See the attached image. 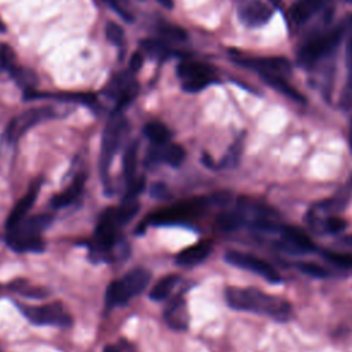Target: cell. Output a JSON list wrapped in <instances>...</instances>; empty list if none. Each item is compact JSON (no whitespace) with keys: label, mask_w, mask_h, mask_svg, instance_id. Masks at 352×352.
I'll return each instance as SVG.
<instances>
[{"label":"cell","mask_w":352,"mask_h":352,"mask_svg":"<svg viewBox=\"0 0 352 352\" xmlns=\"http://www.w3.org/2000/svg\"><path fill=\"white\" fill-rule=\"evenodd\" d=\"M165 8H173V0H158Z\"/></svg>","instance_id":"obj_41"},{"label":"cell","mask_w":352,"mask_h":352,"mask_svg":"<svg viewBox=\"0 0 352 352\" xmlns=\"http://www.w3.org/2000/svg\"><path fill=\"white\" fill-rule=\"evenodd\" d=\"M261 78L268 84L271 85L274 89H276L278 92H280L282 95L298 102V103H304L305 99H304V95L300 94L286 78L285 76H280V74H260Z\"/></svg>","instance_id":"obj_19"},{"label":"cell","mask_w":352,"mask_h":352,"mask_svg":"<svg viewBox=\"0 0 352 352\" xmlns=\"http://www.w3.org/2000/svg\"><path fill=\"white\" fill-rule=\"evenodd\" d=\"M106 37L110 43L120 45L124 41V29L116 22H109L106 25Z\"/></svg>","instance_id":"obj_33"},{"label":"cell","mask_w":352,"mask_h":352,"mask_svg":"<svg viewBox=\"0 0 352 352\" xmlns=\"http://www.w3.org/2000/svg\"><path fill=\"white\" fill-rule=\"evenodd\" d=\"M216 223L219 228H221L223 231H235L245 224V219H243V214L239 212V209H236V210H227L220 213L216 219Z\"/></svg>","instance_id":"obj_25"},{"label":"cell","mask_w":352,"mask_h":352,"mask_svg":"<svg viewBox=\"0 0 352 352\" xmlns=\"http://www.w3.org/2000/svg\"><path fill=\"white\" fill-rule=\"evenodd\" d=\"M235 63L256 70L258 74H280L285 76L290 73L292 65L286 58L282 56H263V58H253V56H243L235 58Z\"/></svg>","instance_id":"obj_12"},{"label":"cell","mask_w":352,"mask_h":352,"mask_svg":"<svg viewBox=\"0 0 352 352\" xmlns=\"http://www.w3.org/2000/svg\"><path fill=\"white\" fill-rule=\"evenodd\" d=\"M128 129V122L122 117L120 111H116L107 121L103 135H102V144H100V154H99V173L103 182V186L107 188L109 182V170L113 162V158L121 144V140Z\"/></svg>","instance_id":"obj_6"},{"label":"cell","mask_w":352,"mask_h":352,"mask_svg":"<svg viewBox=\"0 0 352 352\" xmlns=\"http://www.w3.org/2000/svg\"><path fill=\"white\" fill-rule=\"evenodd\" d=\"M342 38V29H334L329 33L318 36L315 38L308 40L301 45L298 50L297 59L301 65H314L323 56L329 55L341 41Z\"/></svg>","instance_id":"obj_9"},{"label":"cell","mask_w":352,"mask_h":352,"mask_svg":"<svg viewBox=\"0 0 352 352\" xmlns=\"http://www.w3.org/2000/svg\"><path fill=\"white\" fill-rule=\"evenodd\" d=\"M272 16V8L261 0H252L241 8V19L252 28L261 26Z\"/></svg>","instance_id":"obj_16"},{"label":"cell","mask_w":352,"mask_h":352,"mask_svg":"<svg viewBox=\"0 0 352 352\" xmlns=\"http://www.w3.org/2000/svg\"><path fill=\"white\" fill-rule=\"evenodd\" d=\"M151 272L143 267H136L126 272L124 276L109 283L106 289V304L107 307L125 305L131 298L139 296L148 285Z\"/></svg>","instance_id":"obj_5"},{"label":"cell","mask_w":352,"mask_h":352,"mask_svg":"<svg viewBox=\"0 0 352 352\" xmlns=\"http://www.w3.org/2000/svg\"><path fill=\"white\" fill-rule=\"evenodd\" d=\"M85 182H87V173L78 172L66 188H63L59 194H56L51 198V202H50L51 206L55 209H62V208L72 205L81 195Z\"/></svg>","instance_id":"obj_15"},{"label":"cell","mask_w":352,"mask_h":352,"mask_svg":"<svg viewBox=\"0 0 352 352\" xmlns=\"http://www.w3.org/2000/svg\"><path fill=\"white\" fill-rule=\"evenodd\" d=\"M136 166H138V142H132L122 158V173L126 184L133 182L136 179Z\"/></svg>","instance_id":"obj_23"},{"label":"cell","mask_w":352,"mask_h":352,"mask_svg":"<svg viewBox=\"0 0 352 352\" xmlns=\"http://www.w3.org/2000/svg\"><path fill=\"white\" fill-rule=\"evenodd\" d=\"M323 257L330 263H334L340 267H352V254L337 253V252H323Z\"/></svg>","instance_id":"obj_34"},{"label":"cell","mask_w":352,"mask_h":352,"mask_svg":"<svg viewBox=\"0 0 352 352\" xmlns=\"http://www.w3.org/2000/svg\"><path fill=\"white\" fill-rule=\"evenodd\" d=\"M103 352H124V351H122V348H120V346H117V345L109 344V345H106V346L103 348Z\"/></svg>","instance_id":"obj_40"},{"label":"cell","mask_w":352,"mask_h":352,"mask_svg":"<svg viewBox=\"0 0 352 352\" xmlns=\"http://www.w3.org/2000/svg\"><path fill=\"white\" fill-rule=\"evenodd\" d=\"M296 268L298 271H301L302 274H307L314 278H324L329 275V272L324 267H322L316 263H311V261H298V263H296Z\"/></svg>","instance_id":"obj_32"},{"label":"cell","mask_w":352,"mask_h":352,"mask_svg":"<svg viewBox=\"0 0 352 352\" xmlns=\"http://www.w3.org/2000/svg\"><path fill=\"white\" fill-rule=\"evenodd\" d=\"M180 85L186 92H198L214 82V70L202 62L191 59L182 60L176 69Z\"/></svg>","instance_id":"obj_7"},{"label":"cell","mask_w":352,"mask_h":352,"mask_svg":"<svg viewBox=\"0 0 352 352\" xmlns=\"http://www.w3.org/2000/svg\"><path fill=\"white\" fill-rule=\"evenodd\" d=\"M344 242H345L346 245L352 246V235H348V236H345V238H344Z\"/></svg>","instance_id":"obj_43"},{"label":"cell","mask_w":352,"mask_h":352,"mask_svg":"<svg viewBox=\"0 0 352 352\" xmlns=\"http://www.w3.org/2000/svg\"><path fill=\"white\" fill-rule=\"evenodd\" d=\"M323 227L330 234H338L346 228V221L340 216H330L326 219Z\"/></svg>","instance_id":"obj_35"},{"label":"cell","mask_w":352,"mask_h":352,"mask_svg":"<svg viewBox=\"0 0 352 352\" xmlns=\"http://www.w3.org/2000/svg\"><path fill=\"white\" fill-rule=\"evenodd\" d=\"M212 241L206 239V241H201L197 242L186 249H183L182 252L177 253L176 256V264L177 265H183V267H190V265H197L202 261L206 260V257L210 254L212 252Z\"/></svg>","instance_id":"obj_18"},{"label":"cell","mask_w":352,"mask_h":352,"mask_svg":"<svg viewBox=\"0 0 352 352\" xmlns=\"http://www.w3.org/2000/svg\"><path fill=\"white\" fill-rule=\"evenodd\" d=\"M102 3H104L107 7H110L111 10H114L120 16H122L124 19H126V21H132V16L128 14V12H125V10L117 3V0H100Z\"/></svg>","instance_id":"obj_36"},{"label":"cell","mask_w":352,"mask_h":352,"mask_svg":"<svg viewBox=\"0 0 352 352\" xmlns=\"http://www.w3.org/2000/svg\"><path fill=\"white\" fill-rule=\"evenodd\" d=\"M283 238L294 248L300 249L301 252H312L315 250V243L311 238L300 228L293 226H285L280 228Z\"/></svg>","instance_id":"obj_20"},{"label":"cell","mask_w":352,"mask_h":352,"mask_svg":"<svg viewBox=\"0 0 352 352\" xmlns=\"http://www.w3.org/2000/svg\"><path fill=\"white\" fill-rule=\"evenodd\" d=\"M146 138L154 144V146H161L169 142L170 139V131L168 126L160 121H150L144 125L143 129Z\"/></svg>","instance_id":"obj_22"},{"label":"cell","mask_w":352,"mask_h":352,"mask_svg":"<svg viewBox=\"0 0 352 352\" xmlns=\"http://www.w3.org/2000/svg\"><path fill=\"white\" fill-rule=\"evenodd\" d=\"M316 7L318 6H315L314 3H311L308 0H301L290 7L289 14H290V18L293 22L304 23L311 16V14L316 10Z\"/></svg>","instance_id":"obj_27"},{"label":"cell","mask_w":352,"mask_h":352,"mask_svg":"<svg viewBox=\"0 0 352 352\" xmlns=\"http://www.w3.org/2000/svg\"><path fill=\"white\" fill-rule=\"evenodd\" d=\"M158 33L170 41H183L187 38V32L183 28L172 23H161L158 26Z\"/></svg>","instance_id":"obj_28"},{"label":"cell","mask_w":352,"mask_h":352,"mask_svg":"<svg viewBox=\"0 0 352 352\" xmlns=\"http://www.w3.org/2000/svg\"><path fill=\"white\" fill-rule=\"evenodd\" d=\"M11 289H14L16 293L29 297V298H43L48 296V292L43 287H34V286H28L25 280H16L11 285Z\"/></svg>","instance_id":"obj_29"},{"label":"cell","mask_w":352,"mask_h":352,"mask_svg":"<svg viewBox=\"0 0 352 352\" xmlns=\"http://www.w3.org/2000/svg\"><path fill=\"white\" fill-rule=\"evenodd\" d=\"M348 142H349V147H351V151H352V122L349 125V132H348Z\"/></svg>","instance_id":"obj_42"},{"label":"cell","mask_w":352,"mask_h":352,"mask_svg":"<svg viewBox=\"0 0 352 352\" xmlns=\"http://www.w3.org/2000/svg\"><path fill=\"white\" fill-rule=\"evenodd\" d=\"M243 150V136L235 139V142L228 147L227 153L220 160L217 168L221 169H234L239 164V158Z\"/></svg>","instance_id":"obj_24"},{"label":"cell","mask_w":352,"mask_h":352,"mask_svg":"<svg viewBox=\"0 0 352 352\" xmlns=\"http://www.w3.org/2000/svg\"><path fill=\"white\" fill-rule=\"evenodd\" d=\"M224 296L227 305L236 311L267 315L278 322H285L292 315V305L287 300L267 294L257 287L228 286Z\"/></svg>","instance_id":"obj_2"},{"label":"cell","mask_w":352,"mask_h":352,"mask_svg":"<svg viewBox=\"0 0 352 352\" xmlns=\"http://www.w3.org/2000/svg\"><path fill=\"white\" fill-rule=\"evenodd\" d=\"M41 184H43V182L40 179H37V180H34L32 183V186L28 190V192L18 201V204L10 212V214L7 217V221H6V230L11 228L16 223H19L23 217L28 216L29 210L33 208V205H34V202L37 199V195H38V191L41 188Z\"/></svg>","instance_id":"obj_13"},{"label":"cell","mask_w":352,"mask_h":352,"mask_svg":"<svg viewBox=\"0 0 352 352\" xmlns=\"http://www.w3.org/2000/svg\"><path fill=\"white\" fill-rule=\"evenodd\" d=\"M224 260L234 267H238V268H242V270H246V271L260 275L270 283H279L282 280L279 272L270 263H267L265 260H263L254 254L243 253V252H238V250H227L224 254Z\"/></svg>","instance_id":"obj_10"},{"label":"cell","mask_w":352,"mask_h":352,"mask_svg":"<svg viewBox=\"0 0 352 352\" xmlns=\"http://www.w3.org/2000/svg\"><path fill=\"white\" fill-rule=\"evenodd\" d=\"M15 66L14 50L6 43L0 44V72L11 73Z\"/></svg>","instance_id":"obj_31"},{"label":"cell","mask_w":352,"mask_h":352,"mask_svg":"<svg viewBox=\"0 0 352 352\" xmlns=\"http://www.w3.org/2000/svg\"><path fill=\"white\" fill-rule=\"evenodd\" d=\"M184 158H186L184 147L177 143H169V142L161 146H154L148 154V161H161L173 168L180 166Z\"/></svg>","instance_id":"obj_14"},{"label":"cell","mask_w":352,"mask_h":352,"mask_svg":"<svg viewBox=\"0 0 352 352\" xmlns=\"http://www.w3.org/2000/svg\"><path fill=\"white\" fill-rule=\"evenodd\" d=\"M51 223L52 216L48 213L28 214L7 230L6 242L18 253H40L45 249V242L41 238V234Z\"/></svg>","instance_id":"obj_3"},{"label":"cell","mask_w":352,"mask_h":352,"mask_svg":"<svg viewBox=\"0 0 352 352\" xmlns=\"http://www.w3.org/2000/svg\"><path fill=\"white\" fill-rule=\"evenodd\" d=\"M138 199L122 198L118 206L107 208L99 216L94 236L88 242L89 257L98 261L110 257L111 252L120 243L121 228L126 226L139 212Z\"/></svg>","instance_id":"obj_1"},{"label":"cell","mask_w":352,"mask_h":352,"mask_svg":"<svg viewBox=\"0 0 352 352\" xmlns=\"http://www.w3.org/2000/svg\"><path fill=\"white\" fill-rule=\"evenodd\" d=\"M151 195L155 197V198H158V199H164V198L169 197L168 188H166L165 184H162V183H157V184H154V186L151 187Z\"/></svg>","instance_id":"obj_37"},{"label":"cell","mask_w":352,"mask_h":352,"mask_svg":"<svg viewBox=\"0 0 352 352\" xmlns=\"http://www.w3.org/2000/svg\"><path fill=\"white\" fill-rule=\"evenodd\" d=\"M349 23H351V26H352V15L349 16Z\"/></svg>","instance_id":"obj_45"},{"label":"cell","mask_w":352,"mask_h":352,"mask_svg":"<svg viewBox=\"0 0 352 352\" xmlns=\"http://www.w3.org/2000/svg\"><path fill=\"white\" fill-rule=\"evenodd\" d=\"M142 47L144 48V51L147 54H150L151 56H157V58H166L169 55V50L166 47L165 43L160 41V40H153V38H147L142 41Z\"/></svg>","instance_id":"obj_30"},{"label":"cell","mask_w":352,"mask_h":352,"mask_svg":"<svg viewBox=\"0 0 352 352\" xmlns=\"http://www.w3.org/2000/svg\"><path fill=\"white\" fill-rule=\"evenodd\" d=\"M346 54H348V66H349V77L352 80V38L348 41V48H346Z\"/></svg>","instance_id":"obj_39"},{"label":"cell","mask_w":352,"mask_h":352,"mask_svg":"<svg viewBox=\"0 0 352 352\" xmlns=\"http://www.w3.org/2000/svg\"><path fill=\"white\" fill-rule=\"evenodd\" d=\"M164 316L168 324L175 330H184L188 326L187 304L182 294L173 297L164 311Z\"/></svg>","instance_id":"obj_17"},{"label":"cell","mask_w":352,"mask_h":352,"mask_svg":"<svg viewBox=\"0 0 352 352\" xmlns=\"http://www.w3.org/2000/svg\"><path fill=\"white\" fill-rule=\"evenodd\" d=\"M210 204H213L212 197H194L177 202L176 205L162 208L151 212L144 221L140 223V227L136 232H142L143 227L150 226H172V224H184L197 219Z\"/></svg>","instance_id":"obj_4"},{"label":"cell","mask_w":352,"mask_h":352,"mask_svg":"<svg viewBox=\"0 0 352 352\" xmlns=\"http://www.w3.org/2000/svg\"><path fill=\"white\" fill-rule=\"evenodd\" d=\"M180 276L177 274H169L162 276L150 290L148 297L153 301H162L169 297V294L173 292L175 286L179 283Z\"/></svg>","instance_id":"obj_21"},{"label":"cell","mask_w":352,"mask_h":352,"mask_svg":"<svg viewBox=\"0 0 352 352\" xmlns=\"http://www.w3.org/2000/svg\"><path fill=\"white\" fill-rule=\"evenodd\" d=\"M10 74L15 80V82L19 87H22L25 91H30V89L36 88L37 76L33 70L26 69V67H21V66H15Z\"/></svg>","instance_id":"obj_26"},{"label":"cell","mask_w":352,"mask_h":352,"mask_svg":"<svg viewBox=\"0 0 352 352\" xmlns=\"http://www.w3.org/2000/svg\"><path fill=\"white\" fill-rule=\"evenodd\" d=\"M55 117V111L51 107H34L29 109L15 118H12L7 126L6 136L10 142H16L22 135H25L32 126Z\"/></svg>","instance_id":"obj_11"},{"label":"cell","mask_w":352,"mask_h":352,"mask_svg":"<svg viewBox=\"0 0 352 352\" xmlns=\"http://www.w3.org/2000/svg\"><path fill=\"white\" fill-rule=\"evenodd\" d=\"M23 316L37 326H70L73 319L59 301L44 305H19Z\"/></svg>","instance_id":"obj_8"},{"label":"cell","mask_w":352,"mask_h":352,"mask_svg":"<svg viewBox=\"0 0 352 352\" xmlns=\"http://www.w3.org/2000/svg\"><path fill=\"white\" fill-rule=\"evenodd\" d=\"M4 23H3V21H1V18H0V32H4Z\"/></svg>","instance_id":"obj_44"},{"label":"cell","mask_w":352,"mask_h":352,"mask_svg":"<svg viewBox=\"0 0 352 352\" xmlns=\"http://www.w3.org/2000/svg\"><path fill=\"white\" fill-rule=\"evenodd\" d=\"M143 65V55L140 52H135L129 60V72L135 73L138 72Z\"/></svg>","instance_id":"obj_38"}]
</instances>
